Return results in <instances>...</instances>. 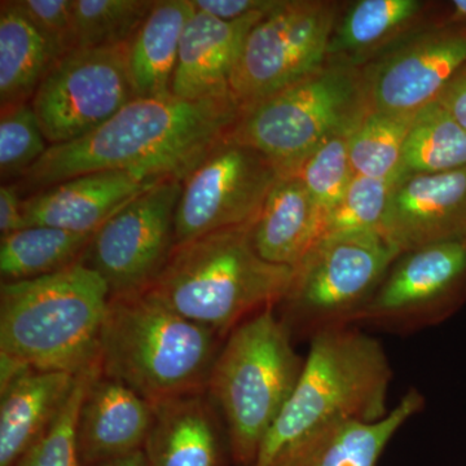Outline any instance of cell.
<instances>
[{
    "instance_id": "d6986e66",
    "label": "cell",
    "mask_w": 466,
    "mask_h": 466,
    "mask_svg": "<svg viewBox=\"0 0 466 466\" xmlns=\"http://www.w3.org/2000/svg\"><path fill=\"white\" fill-rule=\"evenodd\" d=\"M146 466H227L228 437L207 390L153 404Z\"/></svg>"
},
{
    "instance_id": "d590c367",
    "label": "cell",
    "mask_w": 466,
    "mask_h": 466,
    "mask_svg": "<svg viewBox=\"0 0 466 466\" xmlns=\"http://www.w3.org/2000/svg\"><path fill=\"white\" fill-rule=\"evenodd\" d=\"M23 228H25V220L17 187L3 183L0 187V238Z\"/></svg>"
},
{
    "instance_id": "7c38bea8",
    "label": "cell",
    "mask_w": 466,
    "mask_h": 466,
    "mask_svg": "<svg viewBox=\"0 0 466 466\" xmlns=\"http://www.w3.org/2000/svg\"><path fill=\"white\" fill-rule=\"evenodd\" d=\"M135 99L127 45L76 48L58 58L32 99L50 146L75 142Z\"/></svg>"
},
{
    "instance_id": "f546056e",
    "label": "cell",
    "mask_w": 466,
    "mask_h": 466,
    "mask_svg": "<svg viewBox=\"0 0 466 466\" xmlns=\"http://www.w3.org/2000/svg\"><path fill=\"white\" fill-rule=\"evenodd\" d=\"M352 131L354 130L336 135L323 146L319 147L303 162L296 174V177L305 184L317 208L318 238L324 220L341 201L354 177L349 155L350 137Z\"/></svg>"
},
{
    "instance_id": "52a82bcc",
    "label": "cell",
    "mask_w": 466,
    "mask_h": 466,
    "mask_svg": "<svg viewBox=\"0 0 466 466\" xmlns=\"http://www.w3.org/2000/svg\"><path fill=\"white\" fill-rule=\"evenodd\" d=\"M361 67L327 60L314 73L242 110L229 135L296 175L325 142L370 112Z\"/></svg>"
},
{
    "instance_id": "e0dca14e",
    "label": "cell",
    "mask_w": 466,
    "mask_h": 466,
    "mask_svg": "<svg viewBox=\"0 0 466 466\" xmlns=\"http://www.w3.org/2000/svg\"><path fill=\"white\" fill-rule=\"evenodd\" d=\"M153 420V404L100 372L88 385L76 419L79 466H94L143 451Z\"/></svg>"
},
{
    "instance_id": "9a60e30c",
    "label": "cell",
    "mask_w": 466,
    "mask_h": 466,
    "mask_svg": "<svg viewBox=\"0 0 466 466\" xmlns=\"http://www.w3.org/2000/svg\"><path fill=\"white\" fill-rule=\"evenodd\" d=\"M381 236L400 253L466 240V168L392 182Z\"/></svg>"
},
{
    "instance_id": "30bf717a",
    "label": "cell",
    "mask_w": 466,
    "mask_h": 466,
    "mask_svg": "<svg viewBox=\"0 0 466 466\" xmlns=\"http://www.w3.org/2000/svg\"><path fill=\"white\" fill-rule=\"evenodd\" d=\"M281 177L283 173L258 149L233 139L229 133L220 137L180 179L175 244L253 223Z\"/></svg>"
},
{
    "instance_id": "9c48e42d",
    "label": "cell",
    "mask_w": 466,
    "mask_h": 466,
    "mask_svg": "<svg viewBox=\"0 0 466 466\" xmlns=\"http://www.w3.org/2000/svg\"><path fill=\"white\" fill-rule=\"evenodd\" d=\"M342 5L279 0L260 18L248 34L229 82L241 112L323 66Z\"/></svg>"
},
{
    "instance_id": "ac0fdd59",
    "label": "cell",
    "mask_w": 466,
    "mask_h": 466,
    "mask_svg": "<svg viewBox=\"0 0 466 466\" xmlns=\"http://www.w3.org/2000/svg\"><path fill=\"white\" fill-rule=\"evenodd\" d=\"M269 9L235 21L195 11L184 27L171 94L184 100L231 95L229 82L248 34Z\"/></svg>"
},
{
    "instance_id": "836d02e7",
    "label": "cell",
    "mask_w": 466,
    "mask_h": 466,
    "mask_svg": "<svg viewBox=\"0 0 466 466\" xmlns=\"http://www.w3.org/2000/svg\"><path fill=\"white\" fill-rule=\"evenodd\" d=\"M15 3L60 56L75 50L73 0H17Z\"/></svg>"
},
{
    "instance_id": "44dd1931",
    "label": "cell",
    "mask_w": 466,
    "mask_h": 466,
    "mask_svg": "<svg viewBox=\"0 0 466 466\" xmlns=\"http://www.w3.org/2000/svg\"><path fill=\"white\" fill-rule=\"evenodd\" d=\"M434 5L421 0H357L342 5L328 60L363 67L410 34L428 27Z\"/></svg>"
},
{
    "instance_id": "ba28073f",
    "label": "cell",
    "mask_w": 466,
    "mask_h": 466,
    "mask_svg": "<svg viewBox=\"0 0 466 466\" xmlns=\"http://www.w3.org/2000/svg\"><path fill=\"white\" fill-rule=\"evenodd\" d=\"M400 254L380 233L323 238L294 267L276 314L294 341L355 325Z\"/></svg>"
},
{
    "instance_id": "7a4b0ae2",
    "label": "cell",
    "mask_w": 466,
    "mask_h": 466,
    "mask_svg": "<svg viewBox=\"0 0 466 466\" xmlns=\"http://www.w3.org/2000/svg\"><path fill=\"white\" fill-rule=\"evenodd\" d=\"M253 223L177 245L146 291L226 339L242 321L276 308L293 278V267L275 265L259 256Z\"/></svg>"
},
{
    "instance_id": "277c9868",
    "label": "cell",
    "mask_w": 466,
    "mask_h": 466,
    "mask_svg": "<svg viewBox=\"0 0 466 466\" xmlns=\"http://www.w3.org/2000/svg\"><path fill=\"white\" fill-rule=\"evenodd\" d=\"M223 342L148 291L110 297L100 334L101 372L157 404L207 390Z\"/></svg>"
},
{
    "instance_id": "5b68a950",
    "label": "cell",
    "mask_w": 466,
    "mask_h": 466,
    "mask_svg": "<svg viewBox=\"0 0 466 466\" xmlns=\"http://www.w3.org/2000/svg\"><path fill=\"white\" fill-rule=\"evenodd\" d=\"M391 380L381 343L358 327L333 328L312 337L299 382L254 466H266L285 447L330 422L380 421L390 412Z\"/></svg>"
},
{
    "instance_id": "1f68e13d",
    "label": "cell",
    "mask_w": 466,
    "mask_h": 466,
    "mask_svg": "<svg viewBox=\"0 0 466 466\" xmlns=\"http://www.w3.org/2000/svg\"><path fill=\"white\" fill-rule=\"evenodd\" d=\"M32 103L2 109L0 118V174L2 179L23 177L47 152Z\"/></svg>"
},
{
    "instance_id": "cb8c5ba5",
    "label": "cell",
    "mask_w": 466,
    "mask_h": 466,
    "mask_svg": "<svg viewBox=\"0 0 466 466\" xmlns=\"http://www.w3.org/2000/svg\"><path fill=\"white\" fill-rule=\"evenodd\" d=\"M193 0H158L127 45L135 97L171 96L184 27L195 14Z\"/></svg>"
},
{
    "instance_id": "4316f807",
    "label": "cell",
    "mask_w": 466,
    "mask_h": 466,
    "mask_svg": "<svg viewBox=\"0 0 466 466\" xmlns=\"http://www.w3.org/2000/svg\"><path fill=\"white\" fill-rule=\"evenodd\" d=\"M461 168H466V130L435 101L413 116L397 177Z\"/></svg>"
},
{
    "instance_id": "484cf974",
    "label": "cell",
    "mask_w": 466,
    "mask_h": 466,
    "mask_svg": "<svg viewBox=\"0 0 466 466\" xmlns=\"http://www.w3.org/2000/svg\"><path fill=\"white\" fill-rule=\"evenodd\" d=\"M92 236L54 227L32 226L0 240L2 283L32 280L78 262Z\"/></svg>"
},
{
    "instance_id": "83f0119b",
    "label": "cell",
    "mask_w": 466,
    "mask_h": 466,
    "mask_svg": "<svg viewBox=\"0 0 466 466\" xmlns=\"http://www.w3.org/2000/svg\"><path fill=\"white\" fill-rule=\"evenodd\" d=\"M413 116L370 110L350 137L349 155L354 174L394 180L400 173Z\"/></svg>"
},
{
    "instance_id": "d6a6232c",
    "label": "cell",
    "mask_w": 466,
    "mask_h": 466,
    "mask_svg": "<svg viewBox=\"0 0 466 466\" xmlns=\"http://www.w3.org/2000/svg\"><path fill=\"white\" fill-rule=\"evenodd\" d=\"M100 372V360H97L79 373L69 400L47 433L14 466H79L76 447V419L88 385Z\"/></svg>"
},
{
    "instance_id": "8992f818",
    "label": "cell",
    "mask_w": 466,
    "mask_h": 466,
    "mask_svg": "<svg viewBox=\"0 0 466 466\" xmlns=\"http://www.w3.org/2000/svg\"><path fill=\"white\" fill-rule=\"evenodd\" d=\"M289 330L275 308L262 309L227 336L207 394L225 425L231 461L254 466L303 370Z\"/></svg>"
},
{
    "instance_id": "8d00e7d4",
    "label": "cell",
    "mask_w": 466,
    "mask_h": 466,
    "mask_svg": "<svg viewBox=\"0 0 466 466\" xmlns=\"http://www.w3.org/2000/svg\"><path fill=\"white\" fill-rule=\"evenodd\" d=\"M438 103L466 130V67L451 82Z\"/></svg>"
},
{
    "instance_id": "4dcf8cb0",
    "label": "cell",
    "mask_w": 466,
    "mask_h": 466,
    "mask_svg": "<svg viewBox=\"0 0 466 466\" xmlns=\"http://www.w3.org/2000/svg\"><path fill=\"white\" fill-rule=\"evenodd\" d=\"M392 182L354 174L341 201L324 220L318 241L337 236L380 233Z\"/></svg>"
},
{
    "instance_id": "7402d4cb",
    "label": "cell",
    "mask_w": 466,
    "mask_h": 466,
    "mask_svg": "<svg viewBox=\"0 0 466 466\" xmlns=\"http://www.w3.org/2000/svg\"><path fill=\"white\" fill-rule=\"evenodd\" d=\"M76 377L30 370L0 392V466L16 464L47 433L69 400Z\"/></svg>"
},
{
    "instance_id": "e575fe53",
    "label": "cell",
    "mask_w": 466,
    "mask_h": 466,
    "mask_svg": "<svg viewBox=\"0 0 466 466\" xmlns=\"http://www.w3.org/2000/svg\"><path fill=\"white\" fill-rule=\"evenodd\" d=\"M278 0H193L196 11L222 21H235L274 7Z\"/></svg>"
},
{
    "instance_id": "ffe728a7",
    "label": "cell",
    "mask_w": 466,
    "mask_h": 466,
    "mask_svg": "<svg viewBox=\"0 0 466 466\" xmlns=\"http://www.w3.org/2000/svg\"><path fill=\"white\" fill-rule=\"evenodd\" d=\"M424 404L421 392L410 389L380 421L343 420L320 426L285 447L266 466H379L394 435Z\"/></svg>"
},
{
    "instance_id": "4fadbf2b",
    "label": "cell",
    "mask_w": 466,
    "mask_h": 466,
    "mask_svg": "<svg viewBox=\"0 0 466 466\" xmlns=\"http://www.w3.org/2000/svg\"><path fill=\"white\" fill-rule=\"evenodd\" d=\"M466 297V240L404 251L354 327L412 332L440 323Z\"/></svg>"
},
{
    "instance_id": "74e56055",
    "label": "cell",
    "mask_w": 466,
    "mask_h": 466,
    "mask_svg": "<svg viewBox=\"0 0 466 466\" xmlns=\"http://www.w3.org/2000/svg\"><path fill=\"white\" fill-rule=\"evenodd\" d=\"M440 25L466 26V0L450 2L447 15L441 17Z\"/></svg>"
},
{
    "instance_id": "3957f363",
    "label": "cell",
    "mask_w": 466,
    "mask_h": 466,
    "mask_svg": "<svg viewBox=\"0 0 466 466\" xmlns=\"http://www.w3.org/2000/svg\"><path fill=\"white\" fill-rule=\"evenodd\" d=\"M108 285L84 260L32 280L2 283L0 354L30 370L79 375L99 360Z\"/></svg>"
},
{
    "instance_id": "f1b7e54d",
    "label": "cell",
    "mask_w": 466,
    "mask_h": 466,
    "mask_svg": "<svg viewBox=\"0 0 466 466\" xmlns=\"http://www.w3.org/2000/svg\"><path fill=\"white\" fill-rule=\"evenodd\" d=\"M153 5V0H73L75 50L128 45Z\"/></svg>"
},
{
    "instance_id": "603a6c76",
    "label": "cell",
    "mask_w": 466,
    "mask_h": 466,
    "mask_svg": "<svg viewBox=\"0 0 466 466\" xmlns=\"http://www.w3.org/2000/svg\"><path fill=\"white\" fill-rule=\"evenodd\" d=\"M317 208L305 184L284 175L272 187L253 223V242L267 262L296 267L318 240Z\"/></svg>"
},
{
    "instance_id": "5bb4252c",
    "label": "cell",
    "mask_w": 466,
    "mask_h": 466,
    "mask_svg": "<svg viewBox=\"0 0 466 466\" xmlns=\"http://www.w3.org/2000/svg\"><path fill=\"white\" fill-rule=\"evenodd\" d=\"M466 67V26L434 24L361 67L370 109L415 116Z\"/></svg>"
},
{
    "instance_id": "d4e9b609",
    "label": "cell",
    "mask_w": 466,
    "mask_h": 466,
    "mask_svg": "<svg viewBox=\"0 0 466 466\" xmlns=\"http://www.w3.org/2000/svg\"><path fill=\"white\" fill-rule=\"evenodd\" d=\"M60 55L15 2L0 7V103L2 109L32 103Z\"/></svg>"
},
{
    "instance_id": "2e32d148",
    "label": "cell",
    "mask_w": 466,
    "mask_h": 466,
    "mask_svg": "<svg viewBox=\"0 0 466 466\" xmlns=\"http://www.w3.org/2000/svg\"><path fill=\"white\" fill-rule=\"evenodd\" d=\"M164 179L131 170L79 175L23 200L25 227L94 235L119 208Z\"/></svg>"
},
{
    "instance_id": "f35d334b",
    "label": "cell",
    "mask_w": 466,
    "mask_h": 466,
    "mask_svg": "<svg viewBox=\"0 0 466 466\" xmlns=\"http://www.w3.org/2000/svg\"><path fill=\"white\" fill-rule=\"evenodd\" d=\"M94 466H146V455H144V451H139V452H135L133 455L110 460V461L101 462V464Z\"/></svg>"
},
{
    "instance_id": "6da1fadb",
    "label": "cell",
    "mask_w": 466,
    "mask_h": 466,
    "mask_svg": "<svg viewBox=\"0 0 466 466\" xmlns=\"http://www.w3.org/2000/svg\"><path fill=\"white\" fill-rule=\"evenodd\" d=\"M240 115L231 95L204 100L174 95L135 97L81 139L48 147L21 179L34 193L104 170L182 179L208 147L232 130Z\"/></svg>"
},
{
    "instance_id": "8fae6325",
    "label": "cell",
    "mask_w": 466,
    "mask_h": 466,
    "mask_svg": "<svg viewBox=\"0 0 466 466\" xmlns=\"http://www.w3.org/2000/svg\"><path fill=\"white\" fill-rule=\"evenodd\" d=\"M182 192L171 177L119 208L92 236L82 260L103 278L110 297L142 293L157 280L175 244V213Z\"/></svg>"
}]
</instances>
